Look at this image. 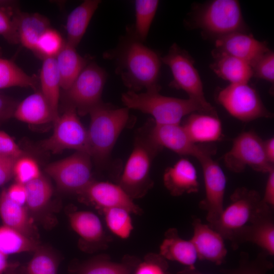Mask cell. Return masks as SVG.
I'll use <instances>...</instances> for the list:
<instances>
[{"label": "cell", "instance_id": "obj_44", "mask_svg": "<svg viewBox=\"0 0 274 274\" xmlns=\"http://www.w3.org/2000/svg\"><path fill=\"white\" fill-rule=\"evenodd\" d=\"M17 159L0 155V186L13 177L14 166Z\"/></svg>", "mask_w": 274, "mask_h": 274}, {"label": "cell", "instance_id": "obj_10", "mask_svg": "<svg viewBox=\"0 0 274 274\" xmlns=\"http://www.w3.org/2000/svg\"><path fill=\"white\" fill-rule=\"evenodd\" d=\"M223 160L226 167L236 173L243 172L247 166L263 173L273 168L266 157L264 141L253 131L243 132L237 136Z\"/></svg>", "mask_w": 274, "mask_h": 274}, {"label": "cell", "instance_id": "obj_31", "mask_svg": "<svg viewBox=\"0 0 274 274\" xmlns=\"http://www.w3.org/2000/svg\"><path fill=\"white\" fill-rule=\"evenodd\" d=\"M38 79L25 73L14 61L0 55V89L12 87L36 89Z\"/></svg>", "mask_w": 274, "mask_h": 274}, {"label": "cell", "instance_id": "obj_35", "mask_svg": "<svg viewBox=\"0 0 274 274\" xmlns=\"http://www.w3.org/2000/svg\"><path fill=\"white\" fill-rule=\"evenodd\" d=\"M102 214L108 228L113 234L123 239L130 236L133 229L131 213L125 209L114 208Z\"/></svg>", "mask_w": 274, "mask_h": 274}, {"label": "cell", "instance_id": "obj_41", "mask_svg": "<svg viewBox=\"0 0 274 274\" xmlns=\"http://www.w3.org/2000/svg\"><path fill=\"white\" fill-rule=\"evenodd\" d=\"M132 274H172L167 260L159 254L149 253L139 262Z\"/></svg>", "mask_w": 274, "mask_h": 274}, {"label": "cell", "instance_id": "obj_18", "mask_svg": "<svg viewBox=\"0 0 274 274\" xmlns=\"http://www.w3.org/2000/svg\"><path fill=\"white\" fill-rule=\"evenodd\" d=\"M192 225L193 234L190 239L195 247L198 259L221 264L227 253L224 238L198 218L193 219Z\"/></svg>", "mask_w": 274, "mask_h": 274}, {"label": "cell", "instance_id": "obj_36", "mask_svg": "<svg viewBox=\"0 0 274 274\" xmlns=\"http://www.w3.org/2000/svg\"><path fill=\"white\" fill-rule=\"evenodd\" d=\"M269 255L262 251L254 259H251L246 252H241L238 266L234 268L223 269L225 274H266L273 267L268 259Z\"/></svg>", "mask_w": 274, "mask_h": 274}, {"label": "cell", "instance_id": "obj_3", "mask_svg": "<svg viewBox=\"0 0 274 274\" xmlns=\"http://www.w3.org/2000/svg\"><path fill=\"white\" fill-rule=\"evenodd\" d=\"M89 114L90 123L87 134L90 155L99 166H105L120 134L129 122V109L116 108L102 102Z\"/></svg>", "mask_w": 274, "mask_h": 274}, {"label": "cell", "instance_id": "obj_28", "mask_svg": "<svg viewBox=\"0 0 274 274\" xmlns=\"http://www.w3.org/2000/svg\"><path fill=\"white\" fill-rule=\"evenodd\" d=\"M0 217L4 225L30 237L33 226L27 209L10 199L5 189L0 194Z\"/></svg>", "mask_w": 274, "mask_h": 274}, {"label": "cell", "instance_id": "obj_15", "mask_svg": "<svg viewBox=\"0 0 274 274\" xmlns=\"http://www.w3.org/2000/svg\"><path fill=\"white\" fill-rule=\"evenodd\" d=\"M79 195L83 201L101 213L114 208L125 209L135 215H141L143 212L118 184L111 182L92 181Z\"/></svg>", "mask_w": 274, "mask_h": 274}, {"label": "cell", "instance_id": "obj_4", "mask_svg": "<svg viewBox=\"0 0 274 274\" xmlns=\"http://www.w3.org/2000/svg\"><path fill=\"white\" fill-rule=\"evenodd\" d=\"M159 91L139 93L128 90L122 94L121 101L128 109L150 114L156 124H180L184 117L195 112L212 113L193 99L164 96Z\"/></svg>", "mask_w": 274, "mask_h": 274}, {"label": "cell", "instance_id": "obj_37", "mask_svg": "<svg viewBox=\"0 0 274 274\" xmlns=\"http://www.w3.org/2000/svg\"><path fill=\"white\" fill-rule=\"evenodd\" d=\"M64 43L59 32L50 27L39 38L34 53L43 59L55 58L63 47Z\"/></svg>", "mask_w": 274, "mask_h": 274}, {"label": "cell", "instance_id": "obj_30", "mask_svg": "<svg viewBox=\"0 0 274 274\" xmlns=\"http://www.w3.org/2000/svg\"><path fill=\"white\" fill-rule=\"evenodd\" d=\"M38 243L30 237L6 225L0 226V252L8 255L35 252Z\"/></svg>", "mask_w": 274, "mask_h": 274}, {"label": "cell", "instance_id": "obj_45", "mask_svg": "<svg viewBox=\"0 0 274 274\" xmlns=\"http://www.w3.org/2000/svg\"><path fill=\"white\" fill-rule=\"evenodd\" d=\"M18 104L13 98L0 93V122L13 116Z\"/></svg>", "mask_w": 274, "mask_h": 274}, {"label": "cell", "instance_id": "obj_23", "mask_svg": "<svg viewBox=\"0 0 274 274\" xmlns=\"http://www.w3.org/2000/svg\"><path fill=\"white\" fill-rule=\"evenodd\" d=\"M68 220L72 228L85 242L103 247L109 243L101 222L94 213L76 211L69 214Z\"/></svg>", "mask_w": 274, "mask_h": 274}, {"label": "cell", "instance_id": "obj_29", "mask_svg": "<svg viewBox=\"0 0 274 274\" xmlns=\"http://www.w3.org/2000/svg\"><path fill=\"white\" fill-rule=\"evenodd\" d=\"M43 60L40 75L41 91L53 111L55 122L59 117L58 104L61 88L59 75L55 57L46 58Z\"/></svg>", "mask_w": 274, "mask_h": 274}, {"label": "cell", "instance_id": "obj_20", "mask_svg": "<svg viewBox=\"0 0 274 274\" xmlns=\"http://www.w3.org/2000/svg\"><path fill=\"white\" fill-rule=\"evenodd\" d=\"M183 126L195 144L216 142L222 136V124L216 113H192Z\"/></svg>", "mask_w": 274, "mask_h": 274}, {"label": "cell", "instance_id": "obj_40", "mask_svg": "<svg viewBox=\"0 0 274 274\" xmlns=\"http://www.w3.org/2000/svg\"><path fill=\"white\" fill-rule=\"evenodd\" d=\"M41 175L38 163L30 157L24 156L15 162L13 177L17 183L25 185Z\"/></svg>", "mask_w": 274, "mask_h": 274}, {"label": "cell", "instance_id": "obj_39", "mask_svg": "<svg viewBox=\"0 0 274 274\" xmlns=\"http://www.w3.org/2000/svg\"><path fill=\"white\" fill-rule=\"evenodd\" d=\"M19 8L17 6L0 7V36L9 43H19L15 12Z\"/></svg>", "mask_w": 274, "mask_h": 274}, {"label": "cell", "instance_id": "obj_22", "mask_svg": "<svg viewBox=\"0 0 274 274\" xmlns=\"http://www.w3.org/2000/svg\"><path fill=\"white\" fill-rule=\"evenodd\" d=\"M210 67L221 79L230 84L248 83L253 77L251 66L245 61L215 50Z\"/></svg>", "mask_w": 274, "mask_h": 274}, {"label": "cell", "instance_id": "obj_42", "mask_svg": "<svg viewBox=\"0 0 274 274\" xmlns=\"http://www.w3.org/2000/svg\"><path fill=\"white\" fill-rule=\"evenodd\" d=\"M253 77L264 80L273 84L274 53L269 50L252 66Z\"/></svg>", "mask_w": 274, "mask_h": 274}, {"label": "cell", "instance_id": "obj_14", "mask_svg": "<svg viewBox=\"0 0 274 274\" xmlns=\"http://www.w3.org/2000/svg\"><path fill=\"white\" fill-rule=\"evenodd\" d=\"M198 161L202 167L205 187V196L199 202V207L206 212L208 224H212L218 219L224 208L226 178L212 155L206 156Z\"/></svg>", "mask_w": 274, "mask_h": 274}, {"label": "cell", "instance_id": "obj_11", "mask_svg": "<svg viewBox=\"0 0 274 274\" xmlns=\"http://www.w3.org/2000/svg\"><path fill=\"white\" fill-rule=\"evenodd\" d=\"M77 114L74 108L66 107L63 114L54 122L53 134L41 143L43 149L55 154L65 149H74L90 156L87 130Z\"/></svg>", "mask_w": 274, "mask_h": 274}, {"label": "cell", "instance_id": "obj_50", "mask_svg": "<svg viewBox=\"0 0 274 274\" xmlns=\"http://www.w3.org/2000/svg\"><path fill=\"white\" fill-rule=\"evenodd\" d=\"M176 274H204L198 270L195 267H186L183 270L178 272Z\"/></svg>", "mask_w": 274, "mask_h": 274}, {"label": "cell", "instance_id": "obj_51", "mask_svg": "<svg viewBox=\"0 0 274 274\" xmlns=\"http://www.w3.org/2000/svg\"><path fill=\"white\" fill-rule=\"evenodd\" d=\"M18 267V264L17 263L10 264L4 274H17V269Z\"/></svg>", "mask_w": 274, "mask_h": 274}, {"label": "cell", "instance_id": "obj_5", "mask_svg": "<svg viewBox=\"0 0 274 274\" xmlns=\"http://www.w3.org/2000/svg\"><path fill=\"white\" fill-rule=\"evenodd\" d=\"M228 206L224 208L218 219L209 224L224 239L231 242L250 224L262 203L256 190L244 187L236 188L230 197Z\"/></svg>", "mask_w": 274, "mask_h": 274}, {"label": "cell", "instance_id": "obj_33", "mask_svg": "<svg viewBox=\"0 0 274 274\" xmlns=\"http://www.w3.org/2000/svg\"><path fill=\"white\" fill-rule=\"evenodd\" d=\"M135 22L129 26L134 36L144 42L156 13L159 1L136 0L135 1Z\"/></svg>", "mask_w": 274, "mask_h": 274}, {"label": "cell", "instance_id": "obj_52", "mask_svg": "<svg viewBox=\"0 0 274 274\" xmlns=\"http://www.w3.org/2000/svg\"><path fill=\"white\" fill-rule=\"evenodd\" d=\"M18 3L14 1H0V7L9 6H17Z\"/></svg>", "mask_w": 274, "mask_h": 274}, {"label": "cell", "instance_id": "obj_16", "mask_svg": "<svg viewBox=\"0 0 274 274\" xmlns=\"http://www.w3.org/2000/svg\"><path fill=\"white\" fill-rule=\"evenodd\" d=\"M273 209L262 201L250 224L243 228L231 242L232 248L236 250L242 244L250 242L258 246L269 256H273Z\"/></svg>", "mask_w": 274, "mask_h": 274}, {"label": "cell", "instance_id": "obj_13", "mask_svg": "<svg viewBox=\"0 0 274 274\" xmlns=\"http://www.w3.org/2000/svg\"><path fill=\"white\" fill-rule=\"evenodd\" d=\"M149 134L154 143L181 155H190L199 160L207 155H213L215 149L193 143L183 126L176 124H156L149 119Z\"/></svg>", "mask_w": 274, "mask_h": 274}, {"label": "cell", "instance_id": "obj_25", "mask_svg": "<svg viewBox=\"0 0 274 274\" xmlns=\"http://www.w3.org/2000/svg\"><path fill=\"white\" fill-rule=\"evenodd\" d=\"M19 43L35 52L36 44L42 34L50 28L48 19L39 13H28L18 8L15 12Z\"/></svg>", "mask_w": 274, "mask_h": 274}, {"label": "cell", "instance_id": "obj_38", "mask_svg": "<svg viewBox=\"0 0 274 274\" xmlns=\"http://www.w3.org/2000/svg\"><path fill=\"white\" fill-rule=\"evenodd\" d=\"M57 261L50 252L40 247L26 266L27 274H57Z\"/></svg>", "mask_w": 274, "mask_h": 274}, {"label": "cell", "instance_id": "obj_53", "mask_svg": "<svg viewBox=\"0 0 274 274\" xmlns=\"http://www.w3.org/2000/svg\"><path fill=\"white\" fill-rule=\"evenodd\" d=\"M0 55H1V50H0Z\"/></svg>", "mask_w": 274, "mask_h": 274}, {"label": "cell", "instance_id": "obj_1", "mask_svg": "<svg viewBox=\"0 0 274 274\" xmlns=\"http://www.w3.org/2000/svg\"><path fill=\"white\" fill-rule=\"evenodd\" d=\"M104 57L113 61L116 73L129 91L160 90L161 57L138 40L130 27L117 47L105 52Z\"/></svg>", "mask_w": 274, "mask_h": 274}, {"label": "cell", "instance_id": "obj_26", "mask_svg": "<svg viewBox=\"0 0 274 274\" xmlns=\"http://www.w3.org/2000/svg\"><path fill=\"white\" fill-rule=\"evenodd\" d=\"M100 3L99 0H85L69 14L65 25L67 43L76 48Z\"/></svg>", "mask_w": 274, "mask_h": 274}, {"label": "cell", "instance_id": "obj_48", "mask_svg": "<svg viewBox=\"0 0 274 274\" xmlns=\"http://www.w3.org/2000/svg\"><path fill=\"white\" fill-rule=\"evenodd\" d=\"M264 152L268 162L273 165L274 162V138L271 137L264 141Z\"/></svg>", "mask_w": 274, "mask_h": 274}, {"label": "cell", "instance_id": "obj_34", "mask_svg": "<svg viewBox=\"0 0 274 274\" xmlns=\"http://www.w3.org/2000/svg\"><path fill=\"white\" fill-rule=\"evenodd\" d=\"M26 191V204L33 212L43 209L49 202L53 193L50 181L43 175L24 185Z\"/></svg>", "mask_w": 274, "mask_h": 274}, {"label": "cell", "instance_id": "obj_19", "mask_svg": "<svg viewBox=\"0 0 274 274\" xmlns=\"http://www.w3.org/2000/svg\"><path fill=\"white\" fill-rule=\"evenodd\" d=\"M163 181L165 187L174 196L197 192L199 187L195 167L184 158L165 170Z\"/></svg>", "mask_w": 274, "mask_h": 274}, {"label": "cell", "instance_id": "obj_12", "mask_svg": "<svg viewBox=\"0 0 274 274\" xmlns=\"http://www.w3.org/2000/svg\"><path fill=\"white\" fill-rule=\"evenodd\" d=\"M90 157L86 153L76 151L48 165L45 170L59 189L79 194L93 181Z\"/></svg>", "mask_w": 274, "mask_h": 274}, {"label": "cell", "instance_id": "obj_27", "mask_svg": "<svg viewBox=\"0 0 274 274\" xmlns=\"http://www.w3.org/2000/svg\"><path fill=\"white\" fill-rule=\"evenodd\" d=\"M55 59L60 86L64 91L70 88L89 62L87 58L81 56L75 47L66 42Z\"/></svg>", "mask_w": 274, "mask_h": 274}, {"label": "cell", "instance_id": "obj_9", "mask_svg": "<svg viewBox=\"0 0 274 274\" xmlns=\"http://www.w3.org/2000/svg\"><path fill=\"white\" fill-rule=\"evenodd\" d=\"M217 100L232 116L243 122L272 117L258 92L248 83L230 84L219 91Z\"/></svg>", "mask_w": 274, "mask_h": 274}, {"label": "cell", "instance_id": "obj_46", "mask_svg": "<svg viewBox=\"0 0 274 274\" xmlns=\"http://www.w3.org/2000/svg\"><path fill=\"white\" fill-rule=\"evenodd\" d=\"M7 192L8 196L14 202L21 206L26 203V191L24 185L16 182L10 186Z\"/></svg>", "mask_w": 274, "mask_h": 274}, {"label": "cell", "instance_id": "obj_47", "mask_svg": "<svg viewBox=\"0 0 274 274\" xmlns=\"http://www.w3.org/2000/svg\"><path fill=\"white\" fill-rule=\"evenodd\" d=\"M264 193L262 200L268 206L274 208V168L268 173Z\"/></svg>", "mask_w": 274, "mask_h": 274}, {"label": "cell", "instance_id": "obj_24", "mask_svg": "<svg viewBox=\"0 0 274 274\" xmlns=\"http://www.w3.org/2000/svg\"><path fill=\"white\" fill-rule=\"evenodd\" d=\"M13 117L21 121L32 124L55 121L53 111L41 91L29 95L18 103Z\"/></svg>", "mask_w": 274, "mask_h": 274}, {"label": "cell", "instance_id": "obj_21", "mask_svg": "<svg viewBox=\"0 0 274 274\" xmlns=\"http://www.w3.org/2000/svg\"><path fill=\"white\" fill-rule=\"evenodd\" d=\"M166 260L177 261L187 267H194L198 259L195 247L190 241L181 238L178 230L166 231L159 247V253Z\"/></svg>", "mask_w": 274, "mask_h": 274}, {"label": "cell", "instance_id": "obj_32", "mask_svg": "<svg viewBox=\"0 0 274 274\" xmlns=\"http://www.w3.org/2000/svg\"><path fill=\"white\" fill-rule=\"evenodd\" d=\"M138 263L136 259L130 256L124 257L121 262L102 256L88 263L80 274H132Z\"/></svg>", "mask_w": 274, "mask_h": 274}, {"label": "cell", "instance_id": "obj_2", "mask_svg": "<svg viewBox=\"0 0 274 274\" xmlns=\"http://www.w3.org/2000/svg\"><path fill=\"white\" fill-rule=\"evenodd\" d=\"M149 120L134 136L133 149L121 175L118 185L133 199L144 196L153 187L150 170L155 157L162 149L150 138Z\"/></svg>", "mask_w": 274, "mask_h": 274}, {"label": "cell", "instance_id": "obj_7", "mask_svg": "<svg viewBox=\"0 0 274 274\" xmlns=\"http://www.w3.org/2000/svg\"><path fill=\"white\" fill-rule=\"evenodd\" d=\"M196 26L217 39L236 32H247L239 3L236 0H214L198 12Z\"/></svg>", "mask_w": 274, "mask_h": 274}, {"label": "cell", "instance_id": "obj_49", "mask_svg": "<svg viewBox=\"0 0 274 274\" xmlns=\"http://www.w3.org/2000/svg\"><path fill=\"white\" fill-rule=\"evenodd\" d=\"M10 264L7 260V256L0 252V274H4Z\"/></svg>", "mask_w": 274, "mask_h": 274}, {"label": "cell", "instance_id": "obj_17", "mask_svg": "<svg viewBox=\"0 0 274 274\" xmlns=\"http://www.w3.org/2000/svg\"><path fill=\"white\" fill-rule=\"evenodd\" d=\"M216 50L241 59L252 66L270 50L265 41L247 32H236L216 40Z\"/></svg>", "mask_w": 274, "mask_h": 274}, {"label": "cell", "instance_id": "obj_8", "mask_svg": "<svg viewBox=\"0 0 274 274\" xmlns=\"http://www.w3.org/2000/svg\"><path fill=\"white\" fill-rule=\"evenodd\" d=\"M107 78L106 72L96 63H88L68 89L64 91L67 106L81 115L89 114L102 102L101 95Z\"/></svg>", "mask_w": 274, "mask_h": 274}, {"label": "cell", "instance_id": "obj_43", "mask_svg": "<svg viewBox=\"0 0 274 274\" xmlns=\"http://www.w3.org/2000/svg\"><path fill=\"white\" fill-rule=\"evenodd\" d=\"M25 153L6 132L0 130V155L19 159Z\"/></svg>", "mask_w": 274, "mask_h": 274}, {"label": "cell", "instance_id": "obj_6", "mask_svg": "<svg viewBox=\"0 0 274 274\" xmlns=\"http://www.w3.org/2000/svg\"><path fill=\"white\" fill-rule=\"evenodd\" d=\"M161 60L171 70L173 79L169 83L170 87L183 90L189 98L200 103L209 112L215 113L214 108L205 98L202 82L194 65V61L186 51L174 43Z\"/></svg>", "mask_w": 274, "mask_h": 274}]
</instances>
